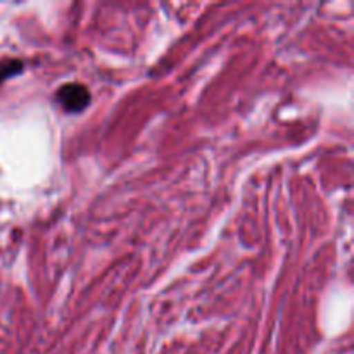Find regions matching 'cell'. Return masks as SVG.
<instances>
[{
	"instance_id": "cell-2",
	"label": "cell",
	"mask_w": 354,
	"mask_h": 354,
	"mask_svg": "<svg viewBox=\"0 0 354 354\" xmlns=\"http://www.w3.org/2000/svg\"><path fill=\"white\" fill-rule=\"evenodd\" d=\"M23 71V62L19 59H2L0 61V85L3 80L16 76Z\"/></svg>"
},
{
	"instance_id": "cell-1",
	"label": "cell",
	"mask_w": 354,
	"mask_h": 354,
	"mask_svg": "<svg viewBox=\"0 0 354 354\" xmlns=\"http://www.w3.org/2000/svg\"><path fill=\"white\" fill-rule=\"evenodd\" d=\"M54 99L64 113H82L85 107H88L90 92L85 85H82V83L71 82L59 86Z\"/></svg>"
}]
</instances>
